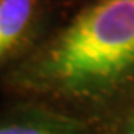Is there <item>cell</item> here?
<instances>
[{"label": "cell", "instance_id": "2", "mask_svg": "<svg viewBox=\"0 0 134 134\" xmlns=\"http://www.w3.org/2000/svg\"><path fill=\"white\" fill-rule=\"evenodd\" d=\"M33 14L34 0H0V60L19 45Z\"/></svg>", "mask_w": 134, "mask_h": 134}, {"label": "cell", "instance_id": "3", "mask_svg": "<svg viewBox=\"0 0 134 134\" xmlns=\"http://www.w3.org/2000/svg\"><path fill=\"white\" fill-rule=\"evenodd\" d=\"M0 134H57L45 128H37L31 125H6L0 127Z\"/></svg>", "mask_w": 134, "mask_h": 134}, {"label": "cell", "instance_id": "1", "mask_svg": "<svg viewBox=\"0 0 134 134\" xmlns=\"http://www.w3.org/2000/svg\"><path fill=\"white\" fill-rule=\"evenodd\" d=\"M52 76L73 88H97L134 70V0H97L54 45Z\"/></svg>", "mask_w": 134, "mask_h": 134}, {"label": "cell", "instance_id": "4", "mask_svg": "<svg viewBox=\"0 0 134 134\" xmlns=\"http://www.w3.org/2000/svg\"><path fill=\"white\" fill-rule=\"evenodd\" d=\"M130 134H134V125H133V128H131V131H130Z\"/></svg>", "mask_w": 134, "mask_h": 134}]
</instances>
